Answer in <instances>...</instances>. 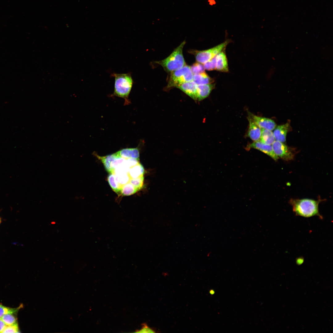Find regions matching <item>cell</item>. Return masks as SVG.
Here are the masks:
<instances>
[{
  "mask_svg": "<svg viewBox=\"0 0 333 333\" xmlns=\"http://www.w3.org/2000/svg\"><path fill=\"white\" fill-rule=\"evenodd\" d=\"M321 201L307 198L291 199L289 203L296 216L306 218L317 216L322 219L323 217L320 214L319 209V204Z\"/></svg>",
  "mask_w": 333,
  "mask_h": 333,
  "instance_id": "obj_1",
  "label": "cell"
},
{
  "mask_svg": "<svg viewBox=\"0 0 333 333\" xmlns=\"http://www.w3.org/2000/svg\"><path fill=\"white\" fill-rule=\"evenodd\" d=\"M114 77V86L113 96L123 98L125 104L130 103L129 97L133 84V80L130 73L111 74Z\"/></svg>",
  "mask_w": 333,
  "mask_h": 333,
  "instance_id": "obj_2",
  "label": "cell"
},
{
  "mask_svg": "<svg viewBox=\"0 0 333 333\" xmlns=\"http://www.w3.org/2000/svg\"><path fill=\"white\" fill-rule=\"evenodd\" d=\"M185 43V41H183L167 57L155 63L161 65L167 72H171L182 68L186 64L183 54Z\"/></svg>",
  "mask_w": 333,
  "mask_h": 333,
  "instance_id": "obj_3",
  "label": "cell"
},
{
  "mask_svg": "<svg viewBox=\"0 0 333 333\" xmlns=\"http://www.w3.org/2000/svg\"><path fill=\"white\" fill-rule=\"evenodd\" d=\"M193 75L190 66L186 64L182 68L171 72L167 87L177 88L184 83L192 80Z\"/></svg>",
  "mask_w": 333,
  "mask_h": 333,
  "instance_id": "obj_4",
  "label": "cell"
},
{
  "mask_svg": "<svg viewBox=\"0 0 333 333\" xmlns=\"http://www.w3.org/2000/svg\"><path fill=\"white\" fill-rule=\"evenodd\" d=\"M229 42V40H227L210 49L202 51L193 50L191 52L194 55L197 62L204 64L215 57L219 53L224 51Z\"/></svg>",
  "mask_w": 333,
  "mask_h": 333,
  "instance_id": "obj_5",
  "label": "cell"
},
{
  "mask_svg": "<svg viewBox=\"0 0 333 333\" xmlns=\"http://www.w3.org/2000/svg\"><path fill=\"white\" fill-rule=\"evenodd\" d=\"M272 146L275 154L278 158L286 161L294 159L296 152L293 149L278 141L274 142L272 144Z\"/></svg>",
  "mask_w": 333,
  "mask_h": 333,
  "instance_id": "obj_6",
  "label": "cell"
},
{
  "mask_svg": "<svg viewBox=\"0 0 333 333\" xmlns=\"http://www.w3.org/2000/svg\"><path fill=\"white\" fill-rule=\"evenodd\" d=\"M248 118L251 119L261 129L272 131L275 128L276 125L273 120L264 117L257 116L249 112Z\"/></svg>",
  "mask_w": 333,
  "mask_h": 333,
  "instance_id": "obj_7",
  "label": "cell"
},
{
  "mask_svg": "<svg viewBox=\"0 0 333 333\" xmlns=\"http://www.w3.org/2000/svg\"><path fill=\"white\" fill-rule=\"evenodd\" d=\"M247 149L254 148L259 150L267 154L275 161H277L278 158L275 154L272 146L262 143L260 141H255L249 144Z\"/></svg>",
  "mask_w": 333,
  "mask_h": 333,
  "instance_id": "obj_8",
  "label": "cell"
},
{
  "mask_svg": "<svg viewBox=\"0 0 333 333\" xmlns=\"http://www.w3.org/2000/svg\"><path fill=\"white\" fill-rule=\"evenodd\" d=\"M215 87V84L198 85L196 94V100L201 101L207 97L210 94Z\"/></svg>",
  "mask_w": 333,
  "mask_h": 333,
  "instance_id": "obj_9",
  "label": "cell"
},
{
  "mask_svg": "<svg viewBox=\"0 0 333 333\" xmlns=\"http://www.w3.org/2000/svg\"><path fill=\"white\" fill-rule=\"evenodd\" d=\"M197 86V84L192 80L181 84L177 88L181 90L193 99L196 100Z\"/></svg>",
  "mask_w": 333,
  "mask_h": 333,
  "instance_id": "obj_10",
  "label": "cell"
},
{
  "mask_svg": "<svg viewBox=\"0 0 333 333\" xmlns=\"http://www.w3.org/2000/svg\"><path fill=\"white\" fill-rule=\"evenodd\" d=\"M248 119L249 122L248 136L254 142L260 140L261 129L251 119L248 118Z\"/></svg>",
  "mask_w": 333,
  "mask_h": 333,
  "instance_id": "obj_11",
  "label": "cell"
},
{
  "mask_svg": "<svg viewBox=\"0 0 333 333\" xmlns=\"http://www.w3.org/2000/svg\"><path fill=\"white\" fill-rule=\"evenodd\" d=\"M216 60V69L222 72H228V71L227 58L225 52L223 51L217 54L215 56Z\"/></svg>",
  "mask_w": 333,
  "mask_h": 333,
  "instance_id": "obj_12",
  "label": "cell"
},
{
  "mask_svg": "<svg viewBox=\"0 0 333 333\" xmlns=\"http://www.w3.org/2000/svg\"><path fill=\"white\" fill-rule=\"evenodd\" d=\"M289 128L290 124L289 123L277 126L273 133L275 140L282 142H285Z\"/></svg>",
  "mask_w": 333,
  "mask_h": 333,
  "instance_id": "obj_13",
  "label": "cell"
},
{
  "mask_svg": "<svg viewBox=\"0 0 333 333\" xmlns=\"http://www.w3.org/2000/svg\"><path fill=\"white\" fill-rule=\"evenodd\" d=\"M118 156L125 158L138 159L139 152L138 148H125L116 153Z\"/></svg>",
  "mask_w": 333,
  "mask_h": 333,
  "instance_id": "obj_14",
  "label": "cell"
},
{
  "mask_svg": "<svg viewBox=\"0 0 333 333\" xmlns=\"http://www.w3.org/2000/svg\"><path fill=\"white\" fill-rule=\"evenodd\" d=\"M192 80L197 85L212 84L214 82L213 80L204 72L194 75Z\"/></svg>",
  "mask_w": 333,
  "mask_h": 333,
  "instance_id": "obj_15",
  "label": "cell"
},
{
  "mask_svg": "<svg viewBox=\"0 0 333 333\" xmlns=\"http://www.w3.org/2000/svg\"><path fill=\"white\" fill-rule=\"evenodd\" d=\"M263 143L271 145L275 139L273 133L270 130L262 129L260 140Z\"/></svg>",
  "mask_w": 333,
  "mask_h": 333,
  "instance_id": "obj_16",
  "label": "cell"
},
{
  "mask_svg": "<svg viewBox=\"0 0 333 333\" xmlns=\"http://www.w3.org/2000/svg\"><path fill=\"white\" fill-rule=\"evenodd\" d=\"M23 307V304H21L17 308H12L0 304V319L3 315L6 314H17L19 310Z\"/></svg>",
  "mask_w": 333,
  "mask_h": 333,
  "instance_id": "obj_17",
  "label": "cell"
},
{
  "mask_svg": "<svg viewBox=\"0 0 333 333\" xmlns=\"http://www.w3.org/2000/svg\"><path fill=\"white\" fill-rule=\"evenodd\" d=\"M14 314H6L3 315L1 319L7 326L11 325L17 323V319L14 316Z\"/></svg>",
  "mask_w": 333,
  "mask_h": 333,
  "instance_id": "obj_18",
  "label": "cell"
},
{
  "mask_svg": "<svg viewBox=\"0 0 333 333\" xmlns=\"http://www.w3.org/2000/svg\"><path fill=\"white\" fill-rule=\"evenodd\" d=\"M191 70L193 74H197L204 72L205 69L204 65L200 63L196 62L190 67Z\"/></svg>",
  "mask_w": 333,
  "mask_h": 333,
  "instance_id": "obj_19",
  "label": "cell"
},
{
  "mask_svg": "<svg viewBox=\"0 0 333 333\" xmlns=\"http://www.w3.org/2000/svg\"><path fill=\"white\" fill-rule=\"evenodd\" d=\"M205 69L208 71H212L216 69V60L215 57L204 64Z\"/></svg>",
  "mask_w": 333,
  "mask_h": 333,
  "instance_id": "obj_20",
  "label": "cell"
},
{
  "mask_svg": "<svg viewBox=\"0 0 333 333\" xmlns=\"http://www.w3.org/2000/svg\"><path fill=\"white\" fill-rule=\"evenodd\" d=\"M20 332L18 323L6 326L2 333H19Z\"/></svg>",
  "mask_w": 333,
  "mask_h": 333,
  "instance_id": "obj_21",
  "label": "cell"
},
{
  "mask_svg": "<svg viewBox=\"0 0 333 333\" xmlns=\"http://www.w3.org/2000/svg\"><path fill=\"white\" fill-rule=\"evenodd\" d=\"M137 332L141 333H154L156 332L153 329L150 327L146 324H143L142 328L140 330L137 331Z\"/></svg>",
  "mask_w": 333,
  "mask_h": 333,
  "instance_id": "obj_22",
  "label": "cell"
},
{
  "mask_svg": "<svg viewBox=\"0 0 333 333\" xmlns=\"http://www.w3.org/2000/svg\"><path fill=\"white\" fill-rule=\"evenodd\" d=\"M6 326L4 322L0 319V333H2Z\"/></svg>",
  "mask_w": 333,
  "mask_h": 333,
  "instance_id": "obj_23",
  "label": "cell"
},
{
  "mask_svg": "<svg viewBox=\"0 0 333 333\" xmlns=\"http://www.w3.org/2000/svg\"><path fill=\"white\" fill-rule=\"evenodd\" d=\"M0 221H1V220H0Z\"/></svg>",
  "mask_w": 333,
  "mask_h": 333,
  "instance_id": "obj_24",
  "label": "cell"
}]
</instances>
